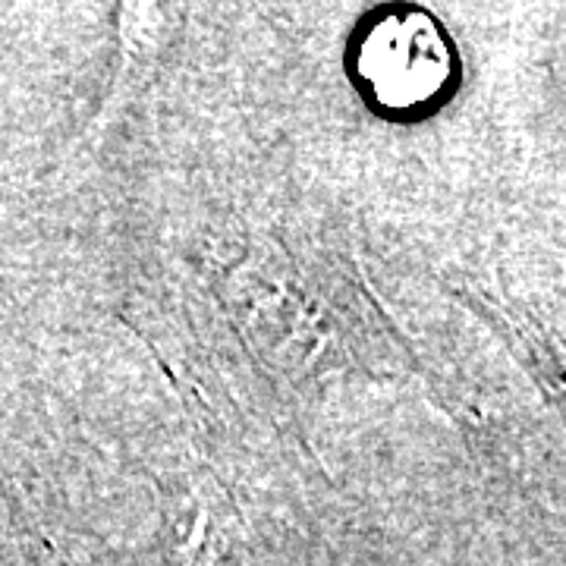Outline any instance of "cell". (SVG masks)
Wrapping results in <instances>:
<instances>
[{
	"label": "cell",
	"instance_id": "6da1fadb",
	"mask_svg": "<svg viewBox=\"0 0 566 566\" xmlns=\"http://www.w3.org/2000/svg\"><path fill=\"white\" fill-rule=\"evenodd\" d=\"M349 76L371 111L385 117H422L450 98L457 51L444 25L422 7H381L356 29Z\"/></svg>",
	"mask_w": 566,
	"mask_h": 566
}]
</instances>
